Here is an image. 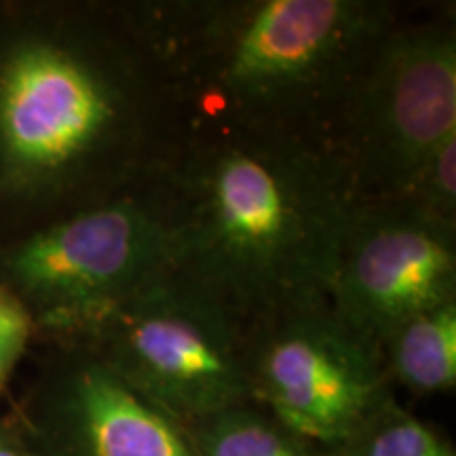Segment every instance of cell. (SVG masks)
Instances as JSON below:
<instances>
[{"label": "cell", "mask_w": 456, "mask_h": 456, "mask_svg": "<svg viewBox=\"0 0 456 456\" xmlns=\"http://www.w3.org/2000/svg\"><path fill=\"white\" fill-rule=\"evenodd\" d=\"M456 300V224L395 197H359L342 224L328 305L379 349L416 313Z\"/></svg>", "instance_id": "8"}, {"label": "cell", "mask_w": 456, "mask_h": 456, "mask_svg": "<svg viewBox=\"0 0 456 456\" xmlns=\"http://www.w3.org/2000/svg\"><path fill=\"white\" fill-rule=\"evenodd\" d=\"M336 144L359 197H391L456 134V37L446 21L393 26L336 121Z\"/></svg>", "instance_id": "6"}, {"label": "cell", "mask_w": 456, "mask_h": 456, "mask_svg": "<svg viewBox=\"0 0 456 456\" xmlns=\"http://www.w3.org/2000/svg\"><path fill=\"white\" fill-rule=\"evenodd\" d=\"M165 414L209 416L248 389L245 330L174 269L77 340Z\"/></svg>", "instance_id": "5"}, {"label": "cell", "mask_w": 456, "mask_h": 456, "mask_svg": "<svg viewBox=\"0 0 456 456\" xmlns=\"http://www.w3.org/2000/svg\"><path fill=\"white\" fill-rule=\"evenodd\" d=\"M380 353L328 302L245 330L248 387L300 440L345 444L383 408Z\"/></svg>", "instance_id": "7"}, {"label": "cell", "mask_w": 456, "mask_h": 456, "mask_svg": "<svg viewBox=\"0 0 456 456\" xmlns=\"http://www.w3.org/2000/svg\"><path fill=\"white\" fill-rule=\"evenodd\" d=\"M359 199L326 142L220 129L174 178V269L243 330L328 302L342 224Z\"/></svg>", "instance_id": "1"}, {"label": "cell", "mask_w": 456, "mask_h": 456, "mask_svg": "<svg viewBox=\"0 0 456 456\" xmlns=\"http://www.w3.org/2000/svg\"><path fill=\"white\" fill-rule=\"evenodd\" d=\"M34 338V326L28 311L9 289L0 285V391L24 357Z\"/></svg>", "instance_id": "14"}, {"label": "cell", "mask_w": 456, "mask_h": 456, "mask_svg": "<svg viewBox=\"0 0 456 456\" xmlns=\"http://www.w3.org/2000/svg\"><path fill=\"white\" fill-rule=\"evenodd\" d=\"M201 456H309L300 437L260 414L235 406L203 416L197 429Z\"/></svg>", "instance_id": "11"}, {"label": "cell", "mask_w": 456, "mask_h": 456, "mask_svg": "<svg viewBox=\"0 0 456 456\" xmlns=\"http://www.w3.org/2000/svg\"><path fill=\"white\" fill-rule=\"evenodd\" d=\"M391 197L416 205L433 218L456 224V134L433 148Z\"/></svg>", "instance_id": "13"}, {"label": "cell", "mask_w": 456, "mask_h": 456, "mask_svg": "<svg viewBox=\"0 0 456 456\" xmlns=\"http://www.w3.org/2000/svg\"><path fill=\"white\" fill-rule=\"evenodd\" d=\"M61 346L72 353L57 408L70 456H197L174 420L94 351L78 342Z\"/></svg>", "instance_id": "9"}, {"label": "cell", "mask_w": 456, "mask_h": 456, "mask_svg": "<svg viewBox=\"0 0 456 456\" xmlns=\"http://www.w3.org/2000/svg\"><path fill=\"white\" fill-rule=\"evenodd\" d=\"M134 45L51 9L0 17V199L45 205L117 178L144 135Z\"/></svg>", "instance_id": "3"}, {"label": "cell", "mask_w": 456, "mask_h": 456, "mask_svg": "<svg viewBox=\"0 0 456 456\" xmlns=\"http://www.w3.org/2000/svg\"><path fill=\"white\" fill-rule=\"evenodd\" d=\"M380 359L410 389L433 393L456 383V300L408 317L379 345Z\"/></svg>", "instance_id": "10"}, {"label": "cell", "mask_w": 456, "mask_h": 456, "mask_svg": "<svg viewBox=\"0 0 456 456\" xmlns=\"http://www.w3.org/2000/svg\"><path fill=\"white\" fill-rule=\"evenodd\" d=\"M174 265L167 201L117 197L0 245V285L28 311L34 338L81 340Z\"/></svg>", "instance_id": "4"}, {"label": "cell", "mask_w": 456, "mask_h": 456, "mask_svg": "<svg viewBox=\"0 0 456 456\" xmlns=\"http://www.w3.org/2000/svg\"><path fill=\"white\" fill-rule=\"evenodd\" d=\"M129 13L134 41L220 110L222 129L317 140L393 28L391 4L376 0L155 3Z\"/></svg>", "instance_id": "2"}, {"label": "cell", "mask_w": 456, "mask_h": 456, "mask_svg": "<svg viewBox=\"0 0 456 456\" xmlns=\"http://www.w3.org/2000/svg\"><path fill=\"white\" fill-rule=\"evenodd\" d=\"M0 456H28L7 429H0Z\"/></svg>", "instance_id": "15"}, {"label": "cell", "mask_w": 456, "mask_h": 456, "mask_svg": "<svg viewBox=\"0 0 456 456\" xmlns=\"http://www.w3.org/2000/svg\"><path fill=\"white\" fill-rule=\"evenodd\" d=\"M345 456H454L448 444L412 416L376 410L351 440Z\"/></svg>", "instance_id": "12"}]
</instances>
